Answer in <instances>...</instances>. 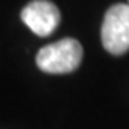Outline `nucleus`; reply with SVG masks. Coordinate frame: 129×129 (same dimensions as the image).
I'll use <instances>...</instances> for the list:
<instances>
[{
	"label": "nucleus",
	"instance_id": "obj_1",
	"mask_svg": "<svg viewBox=\"0 0 129 129\" xmlns=\"http://www.w3.org/2000/svg\"><path fill=\"white\" fill-rule=\"evenodd\" d=\"M82 59V47L76 39L66 38L39 50L36 64L47 73H70Z\"/></svg>",
	"mask_w": 129,
	"mask_h": 129
},
{
	"label": "nucleus",
	"instance_id": "obj_3",
	"mask_svg": "<svg viewBox=\"0 0 129 129\" xmlns=\"http://www.w3.org/2000/svg\"><path fill=\"white\" fill-rule=\"evenodd\" d=\"M22 20L34 33L45 38L58 28L61 22V13L58 6L48 0H33L22 10Z\"/></svg>",
	"mask_w": 129,
	"mask_h": 129
},
{
	"label": "nucleus",
	"instance_id": "obj_2",
	"mask_svg": "<svg viewBox=\"0 0 129 129\" xmlns=\"http://www.w3.org/2000/svg\"><path fill=\"white\" fill-rule=\"evenodd\" d=\"M103 47L112 54H123L129 50V5L110 6L101 26Z\"/></svg>",
	"mask_w": 129,
	"mask_h": 129
},
{
	"label": "nucleus",
	"instance_id": "obj_4",
	"mask_svg": "<svg viewBox=\"0 0 129 129\" xmlns=\"http://www.w3.org/2000/svg\"><path fill=\"white\" fill-rule=\"evenodd\" d=\"M127 5H129V2H127Z\"/></svg>",
	"mask_w": 129,
	"mask_h": 129
}]
</instances>
